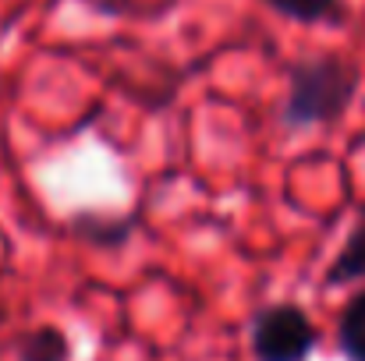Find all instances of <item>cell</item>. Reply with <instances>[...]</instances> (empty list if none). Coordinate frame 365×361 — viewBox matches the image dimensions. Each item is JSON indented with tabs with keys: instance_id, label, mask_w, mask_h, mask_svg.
I'll use <instances>...</instances> for the list:
<instances>
[{
	"instance_id": "7",
	"label": "cell",
	"mask_w": 365,
	"mask_h": 361,
	"mask_svg": "<svg viewBox=\"0 0 365 361\" xmlns=\"http://www.w3.org/2000/svg\"><path fill=\"white\" fill-rule=\"evenodd\" d=\"M280 18L298 25H323L344 18V0H266Z\"/></svg>"
},
{
	"instance_id": "2",
	"label": "cell",
	"mask_w": 365,
	"mask_h": 361,
	"mask_svg": "<svg viewBox=\"0 0 365 361\" xmlns=\"http://www.w3.org/2000/svg\"><path fill=\"white\" fill-rule=\"evenodd\" d=\"M316 344L319 330L294 301L262 305L248 323V351L255 361H309Z\"/></svg>"
},
{
	"instance_id": "1",
	"label": "cell",
	"mask_w": 365,
	"mask_h": 361,
	"mask_svg": "<svg viewBox=\"0 0 365 361\" xmlns=\"http://www.w3.org/2000/svg\"><path fill=\"white\" fill-rule=\"evenodd\" d=\"M359 64L337 53L302 57L287 71V100L280 107V124L287 131H309L344 117L359 96Z\"/></svg>"
},
{
	"instance_id": "5",
	"label": "cell",
	"mask_w": 365,
	"mask_h": 361,
	"mask_svg": "<svg viewBox=\"0 0 365 361\" xmlns=\"http://www.w3.org/2000/svg\"><path fill=\"white\" fill-rule=\"evenodd\" d=\"M14 355L18 361H71V340L57 326H36L18 337Z\"/></svg>"
},
{
	"instance_id": "6",
	"label": "cell",
	"mask_w": 365,
	"mask_h": 361,
	"mask_svg": "<svg viewBox=\"0 0 365 361\" xmlns=\"http://www.w3.org/2000/svg\"><path fill=\"white\" fill-rule=\"evenodd\" d=\"M337 347L348 361H365V291H359L337 319Z\"/></svg>"
},
{
	"instance_id": "4",
	"label": "cell",
	"mask_w": 365,
	"mask_h": 361,
	"mask_svg": "<svg viewBox=\"0 0 365 361\" xmlns=\"http://www.w3.org/2000/svg\"><path fill=\"white\" fill-rule=\"evenodd\" d=\"M71 224H75V234H78V238L89 241V244H96V248H121L124 241L135 234V227H138L135 213H128V216L78 213Z\"/></svg>"
},
{
	"instance_id": "8",
	"label": "cell",
	"mask_w": 365,
	"mask_h": 361,
	"mask_svg": "<svg viewBox=\"0 0 365 361\" xmlns=\"http://www.w3.org/2000/svg\"><path fill=\"white\" fill-rule=\"evenodd\" d=\"M0 323H4V308H0Z\"/></svg>"
},
{
	"instance_id": "3",
	"label": "cell",
	"mask_w": 365,
	"mask_h": 361,
	"mask_svg": "<svg viewBox=\"0 0 365 361\" xmlns=\"http://www.w3.org/2000/svg\"><path fill=\"white\" fill-rule=\"evenodd\" d=\"M355 280H365V202L359 206V216H355L348 238H344L337 258L330 262V269L323 276L327 287H344V283H355Z\"/></svg>"
}]
</instances>
